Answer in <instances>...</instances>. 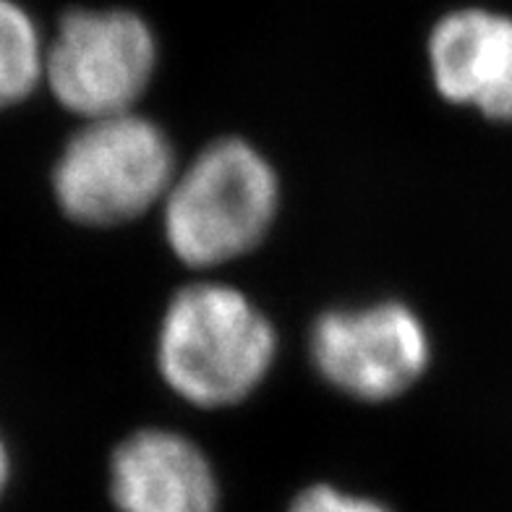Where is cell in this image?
Returning a JSON list of instances; mask_svg holds the SVG:
<instances>
[{"label":"cell","mask_w":512,"mask_h":512,"mask_svg":"<svg viewBox=\"0 0 512 512\" xmlns=\"http://www.w3.org/2000/svg\"><path fill=\"white\" fill-rule=\"evenodd\" d=\"M280 337L246 290L212 277L183 285L162 309L155 366L162 384L199 411L236 408L270 379Z\"/></svg>","instance_id":"6da1fadb"},{"label":"cell","mask_w":512,"mask_h":512,"mask_svg":"<svg viewBox=\"0 0 512 512\" xmlns=\"http://www.w3.org/2000/svg\"><path fill=\"white\" fill-rule=\"evenodd\" d=\"M280 207L283 183L270 157L243 136H220L181 162L157 215L183 267L215 272L254 254Z\"/></svg>","instance_id":"7a4b0ae2"},{"label":"cell","mask_w":512,"mask_h":512,"mask_svg":"<svg viewBox=\"0 0 512 512\" xmlns=\"http://www.w3.org/2000/svg\"><path fill=\"white\" fill-rule=\"evenodd\" d=\"M181 160L173 139L144 113L81 121L53 168V194L68 220L121 228L160 212Z\"/></svg>","instance_id":"3957f363"},{"label":"cell","mask_w":512,"mask_h":512,"mask_svg":"<svg viewBox=\"0 0 512 512\" xmlns=\"http://www.w3.org/2000/svg\"><path fill=\"white\" fill-rule=\"evenodd\" d=\"M309 358L319 379L343 398L384 405L426 377L434 340L411 304L379 298L322 311L309 330Z\"/></svg>","instance_id":"277c9868"},{"label":"cell","mask_w":512,"mask_h":512,"mask_svg":"<svg viewBox=\"0 0 512 512\" xmlns=\"http://www.w3.org/2000/svg\"><path fill=\"white\" fill-rule=\"evenodd\" d=\"M155 71V32L126 8L68 11L45 58L50 92L81 121L136 113Z\"/></svg>","instance_id":"5b68a950"},{"label":"cell","mask_w":512,"mask_h":512,"mask_svg":"<svg viewBox=\"0 0 512 512\" xmlns=\"http://www.w3.org/2000/svg\"><path fill=\"white\" fill-rule=\"evenodd\" d=\"M102 497L110 512H225L223 476L199 442L144 426L110 450Z\"/></svg>","instance_id":"8992f818"},{"label":"cell","mask_w":512,"mask_h":512,"mask_svg":"<svg viewBox=\"0 0 512 512\" xmlns=\"http://www.w3.org/2000/svg\"><path fill=\"white\" fill-rule=\"evenodd\" d=\"M437 95L489 123H512V16L458 8L434 24L426 45Z\"/></svg>","instance_id":"52a82bcc"},{"label":"cell","mask_w":512,"mask_h":512,"mask_svg":"<svg viewBox=\"0 0 512 512\" xmlns=\"http://www.w3.org/2000/svg\"><path fill=\"white\" fill-rule=\"evenodd\" d=\"M40 32L14 0H0V110L19 105L45 79Z\"/></svg>","instance_id":"ba28073f"},{"label":"cell","mask_w":512,"mask_h":512,"mask_svg":"<svg viewBox=\"0 0 512 512\" xmlns=\"http://www.w3.org/2000/svg\"><path fill=\"white\" fill-rule=\"evenodd\" d=\"M280 512H400L377 492L332 479H314L296 486Z\"/></svg>","instance_id":"9c48e42d"},{"label":"cell","mask_w":512,"mask_h":512,"mask_svg":"<svg viewBox=\"0 0 512 512\" xmlns=\"http://www.w3.org/2000/svg\"><path fill=\"white\" fill-rule=\"evenodd\" d=\"M11 476H14V465H11V452L6 442L0 439V505L6 502L8 489H11Z\"/></svg>","instance_id":"30bf717a"}]
</instances>
